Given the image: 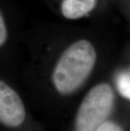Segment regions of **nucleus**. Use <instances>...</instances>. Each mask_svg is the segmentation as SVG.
Instances as JSON below:
<instances>
[{"label": "nucleus", "instance_id": "obj_3", "mask_svg": "<svg viewBox=\"0 0 130 131\" xmlns=\"http://www.w3.org/2000/svg\"><path fill=\"white\" fill-rule=\"evenodd\" d=\"M26 119V108L18 93L0 80V124L17 128Z\"/></svg>", "mask_w": 130, "mask_h": 131}, {"label": "nucleus", "instance_id": "obj_1", "mask_svg": "<svg viewBox=\"0 0 130 131\" xmlns=\"http://www.w3.org/2000/svg\"><path fill=\"white\" fill-rule=\"evenodd\" d=\"M96 52L86 40H79L65 49L52 72V83L62 95L76 91L95 66Z\"/></svg>", "mask_w": 130, "mask_h": 131}, {"label": "nucleus", "instance_id": "obj_7", "mask_svg": "<svg viewBox=\"0 0 130 131\" xmlns=\"http://www.w3.org/2000/svg\"><path fill=\"white\" fill-rule=\"evenodd\" d=\"M95 131H122L121 128L113 123H103Z\"/></svg>", "mask_w": 130, "mask_h": 131}, {"label": "nucleus", "instance_id": "obj_5", "mask_svg": "<svg viewBox=\"0 0 130 131\" xmlns=\"http://www.w3.org/2000/svg\"><path fill=\"white\" fill-rule=\"evenodd\" d=\"M117 85L122 96L130 99V75L127 74H120L117 77Z\"/></svg>", "mask_w": 130, "mask_h": 131}, {"label": "nucleus", "instance_id": "obj_6", "mask_svg": "<svg viewBox=\"0 0 130 131\" xmlns=\"http://www.w3.org/2000/svg\"><path fill=\"white\" fill-rule=\"evenodd\" d=\"M8 32L6 25H5L4 19L0 12V47H2L7 40Z\"/></svg>", "mask_w": 130, "mask_h": 131}, {"label": "nucleus", "instance_id": "obj_4", "mask_svg": "<svg viewBox=\"0 0 130 131\" xmlns=\"http://www.w3.org/2000/svg\"><path fill=\"white\" fill-rule=\"evenodd\" d=\"M96 4V0H63L61 12L67 19H79L90 13Z\"/></svg>", "mask_w": 130, "mask_h": 131}, {"label": "nucleus", "instance_id": "obj_2", "mask_svg": "<svg viewBox=\"0 0 130 131\" xmlns=\"http://www.w3.org/2000/svg\"><path fill=\"white\" fill-rule=\"evenodd\" d=\"M114 103V94L107 84L96 85L88 92L76 115V131H95L105 123Z\"/></svg>", "mask_w": 130, "mask_h": 131}]
</instances>
